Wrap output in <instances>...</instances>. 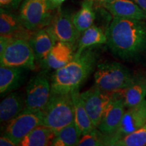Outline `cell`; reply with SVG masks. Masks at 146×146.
Returning <instances> with one entry per match:
<instances>
[{
    "instance_id": "d4e9b609",
    "label": "cell",
    "mask_w": 146,
    "mask_h": 146,
    "mask_svg": "<svg viewBox=\"0 0 146 146\" xmlns=\"http://www.w3.org/2000/svg\"><path fill=\"white\" fill-rule=\"evenodd\" d=\"M78 146L109 145V136L95 128L91 132L83 135L78 143Z\"/></svg>"
},
{
    "instance_id": "4dcf8cb0",
    "label": "cell",
    "mask_w": 146,
    "mask_h": 146,
    "mask_svg": "<svg viewBox=\"0 0 146 146\" xmlns=\"http://www.w3.org/2000/svg\"><path fill=\"white\" fill-rule=\"evenodd\" d=\"M146 13V0H132Z\"/></svg>"
},
{
    "instance_id": "3957f363",
    "label": "cell",
    "mask_w": 146,
    "mask_h": 146,
    "mask_svg": "<svg viewBox=\"0 0 146 146\" xmlns=\"http://www.w3.org/2000/svg\"><path fill=\"white\" fill-rule=\"evenodd\" d=\"M43 125L55 132L74 121V110L70 94H52L43 110Z\"/></svg>"
},
{
    "instance_id": "4316f807",
    "label": "cell",
    "mask_w": 146,
    "mask_h": 146,
    "mask_svg": "<svg viewBox=\"0 0 146 146\" xmlns=\"http://www.w3.org/2000/svg\"><path fill=\"white\" fill-rule=\"evenodd\" d=\"M24 0H0V6L1 8L9 10H14L21 6Z\"/></svg>"
},
{
    "instance_id": "83f0119b",
    "label": "cell",
    "mask_w": 146,
    "mask_h": 146,
    "mask_svg": "<svg viewBox=\"0 0 146 146\" xmlns=\"http://www.w3.org/2000/svg\"><path fill=\"white\" fill-rule=\"evenodd\" d=\"M14 38L8 36H0V54L3 52L7 45Z\"/></svg>"
},
{
    "instance_id": "d6a6232c",
    "label": "cell",
    "mask_w": 146,
    "mask_h": 146,
    "mask_svg": "<svg viewBox=\"0 0 146 146\" xmlns=\"http://www.w3.org/2000/svg\"></svg>"
},
{
    "instance_id": "277c9868",
    "label": "cell",
    "mask_w": 146,
    "mask_h": 146,
    "mask_svg": "<svg viewBox=\"0 0 146 146\" xmlns=\"http://www.w3.org/2000/svg\"><path fill=\"white\" fill-rule=\"evenodd\" d=\"M133 78L134 76L127 67L115 62L99 64L97 65L94 74L95 85L108 93L127 88Z\"/></svg>"
},
{
    "instance_id": "cb8c5ba5",
    "label": "cell",
    "mask_w": 146,
    "mask_h": 146,
    "mask_svg": "<svg viewBox=\"0 0 146 146\" xmlns=\"http://www.w3.org/2000/svg\"><path fill=\"white\" fill-rule=\"evenodd\" d=\"M82 133L76 126L75 122L66 126L56 132L53 139L52 146H74L78 145Z\"/></svg>"
},
{
    "instance_id": "ac0fdd59",
    "label": "cell",
    "mask_w": 146,
    "mask_h": 146,
    "mask_svg": "<svg viewBox=\"0 0 146 146\" xmlns=\"http://www.w3.org/2000/svg\"><path fill=\"white\" fill-rule=\"evenodd\" d=\"M121 95L127 108L141 103L146 96V78L134 76L130 85L121 90Z\"/></svg>"
},
{
    "instance_id": "4fadbf2b",
    "label": "cell",
    "mask_w": 146,
    "mask_h": 146,
    "mask_svg": "<svg viewBox=\"0 0 146 146\" xmlns=\"http://www.w3.org/2000/svg\"><path fill=\"white\" fill-rule=\"evenodd\" d=\"M33 32L24 26L18 15L12 13V10L0 9V35L29 41Z\"/></svg>"
},
{
    "instance_id": "30bf717a",
    "label": "cell",
    "mask_w": 146,
    "mask_h": 146,
    "mask_svg": "<svg viewBox=\"0 0 146 146\" xmlns=\"http://www.w3.org/2000/svg\"><path fill=\"white\" fill-rule=\"evenodd\" d=\"M51 96V83L43 75L38 74L31 78L26 88L24 110L43 111Z\"/></svg>"
},
{
    "instance_id": "d6986e66",
    "label": "cell",
    "mask_w": 146,
    "mask_h": 146,
    "mask_svg": "<svg viewBox=\"0 0 146 146\" xmlns=\"http://www.w3.org/2000/svg\"><path fill=\"white\" fill-rule=\"evenodd\" d=\"M25 107V100L18 93H11L2 100L0 104V120L7 123L23 112Z\"/></svg>"
},
{
    "instance_id": "1f68e13d",
    "label": "cell",
    "mask_w": 146,
    "mask_h": 146,
    "mask_svg": "<svg viewBox=\"0 0 146 146\" xmlns=\"http://www.w3.org/2000/svg\"><path fill=\"white\" fill-rule=\"evenodd\" d=\"M112 1H114V0H94V1H96L98 5H101V6H103V5L106 4V3H109Z\"/></svg>"
},
{
    "instance_id": "484cf974",
    "label": "cell",
    "mask_w": 146,
    "mask_h": 146,
    "mask_svg": "<svg viewBox=\"0 0 146 146\" xmlns=\"http://www.w3.org/2000/svg\"><path fill=\"white\" fill-rule=\"evenodd\" d=\"M146 145V124L143 127L127 135L114 144V146Z\"/></svg>"
},
{
    "instance_id": "9c48e42d",
    "label": "cell",
    "mask_w": 146,
    "mask_h": 146,
    "mask_svg": "<svg viewBox=\"0 0 146 146\" xmlns=\"http://www.w3.org/2000/svg\"><path fill=\"white\" fill-rule=\"evenodd\" d=\"M146 124V100L128 108L116 131L109 136V145L114 144L127 135L134 132Z\"/></svg>"
},
{
    "instance_id": "52a82bcc",
    "label": "cell",
    "mask_w": 146,
    "mask_h": 146,
    "mask_svg": "<svg viewBox=\"0 0 146 146\" xmlns=\"http://www.w3.org/2000/svg\"><path fill=\"white\" fill-rule=\"evenodd\" d=\"M43 111L24 110L21 114L7 124L4 135L19 145L22 140L35 128L43 125Z\"/></svg>"
},
{
    "instance_id": "44dd1931",
    "label": "cell",
    "mask_w": 146,
    "mask_h": 146,
    "mask_svg": "<svg viewBox=\"0 0 146 146\" xmlns=\"http://www.w3.org/2000/svg\"><path fill=\"white\" fill-rule=\"evenodd\" d=\"M71 95L74 105V122L83 135L91 132L96 127L93 125L92 121L85 109L79 89L71 92Z\"/></svg>"
},
{
    "instance_id": "6da1fadb",
    "label": "cell",
    "mask_w": 146,
    "mask_h": 146,
    "mask_svg": "<svg viewBox=\"0 0 146 146\" xmlns=\"http://www.w3.org/2000/svg\"><path fill=\"white\" fill-rule=\"evenodd\" d=\"M106 33L110 50L121 59L133 60L146 52L144 21L114 17Z\"/></svg>"
},
{
    "instance_id": "ffe728a7",
    "label": "cell",
    "mask_w": 146,
    "mask_h": 146,
    "mask_svg": "<svg viewBox=\"0 0 146 146\" xmlns=\"http://www.w3.org/2000/svg\"><path fill=\"white\" fill-rule=\"evenodd\" d=\"M105 43H107L106 33L100 27L93 25L81 33L74 56H79L89 47Z\"/></svg>"
},
{
    "instance_id": "7402d4cb",
    "label": "cell",
    "mask_w": 146,
    "mask_h": 146,
    "mask_svg": "<svg viewBox=\"0 0 146 146\" xmlns=\"http://www.w3.org/2000/svg\"><path fill=\"white\" fill-rule=\"evenodd\" d=\"M56 132L43 125H39L22 140L19 145L21 146H47L52 145Z\"/></svg>"
},
{
    "instance_id": "5bb4252c",
    "label": "cell",
    "mask_w": 146,
    "mask_h": 146,
    "mask_svg": "<svg viewBox=\"0 0 146 146\" xmlns=\"http://www.w3.org/2000/svg\"><path fill=\"white\" fill-rule=\"evenodd\" d=\"M56 41L47 27L33 32L29 42L34 52L36 62L42 64Z\"/></svg>"
},
{
    "instance_id": "9a60e30c",
    "label": "cell",
    "mask_w": 146,
    "mask_h": 146,
    "mask_svg": "<svg viewBox=\"0 0 146 146\" xmlns=\"http://www.w3.org/2000/svg\"><path fill=\"white\" fill-rule=\"evenodd\" d=\"M76 47L68 43L58 41L42 65L44 68L58 70L70 62L74 57Z\"/></svg>"
},
{
    "instance_id": "e0dca14e",
    "label": "cell",
    "mask_w": 146,
    "mask_h": 146,
    "mask_svg": "<svg viewBox=\"0 0 146 146\" xmlns=\"http://www.w3.org/2000/svg\"><path fill=\"white\" fill-rule=\"evenodd\" d=\"M25 69L19 67L1 66L0 93L1 96L20 87L25 78Z\"/></svg>"
},
{
    "instance_id": "8fae6325",
    "label": "cell",
    "mask_w": 146,
    "mask_h": 146,
    "mask_svg": "<svg viewBox=\"0 0 146 146\" xmlns=\"http://www.w3.org/2000/svg\"><path fill=\"white\" fill-rule=\"evenodd\" d=\"M113 93L106 92L95 85L81 94L85 109L94 126L98 127L106 109L112 98Z\"/></svg>"
},
{
    "instance_id": "ba28073f",
    "label": "cell",
    "mask_w": 146,
    "mask_h": 146,
    "mask_svg": "<svg viewBox=\"0 0 146 146\" xmlns=\"http://www.w3.org/2000/svg\"><path fill=\"white\" fill-rule=\"evenodd\" d=\"M47 27L56 41L70 43L75 47L81 35L73 22V14L61 8L56 10Z\"/></svg>"
},
{
    "instance_id": "f1b7e54d",
    "label": "cell",
    "mask_w": 146,
    "mask_h": 146,
    "mask_svg": "<svg viewBox=\"0 0 146 146\" xmlns=\"http://www.w3.org/2000/svg\"><path fill=\"white\" fill-rule=\"evenodd\" d=\"M0 145L1 146H14L16 145L14 142L8 136L3 135L0 137Z\"/></svg>"
},
{
    "instance_id": "f546056e",
    "label": "cell",
    "mask_w": 146,
    "mask_h": 146,
    "mask_svg": "<svg viewBox=\"0 0 146 146\" xmlns=\"http://www.w3.org/2000/svg\"><path fill=\"white\" fill-rule=\"evenodd\" d=\"M66 0H50V3H52V6L54 7L55 10L61 8V5Z\"/></svg>"
},
{
    "instance_id": "7a4b0ae2",
    "label": "cell",
    "mask_w": 146,
    "mask_h": 146,
    "mask_svg": "<svg viewBox=\"0 0 146 146\" xmlns=\"http://www.w3.org/2000/svg\"><path fill=\"white\" fill-rule=\"evenodd\" d=\"M98 58L96 51L89 47L64 66L56 70L51 78V93L70 94L79 89L94 70Z\"/></svg>"
},
{
    "instance_id": "2e32d148",
    "label": "cell",
    "mask_w": 146,
    "mask_h": 146,
    "mask_svg": "<svg viewBox=\"0 0 146 146\" xmlns=\"http://www.w3.org/2000/svg\"><path fill=\"white\" fill-rule=\"evenodd\" d=\"M102 7L106 9L114 17L146 20L145 12L132 0H114Z\"/></svg>"
},
{
    "instance_id": "603a6c76",
    "label": "cell",
    "mask_w": 146,
    "mask_h": 146,
    "mask_svg": "<svg viewBox=\"0 0 146 146\" xmlns=\"http://www.w3.org/2000/svg\"><path fill=\"white\" fill-rule=\"evenodd\" d=\"M94 0H84L81 8L73 14V22L81 33L92 26L96 19Z\"/></svg>"
},
{
    "instance_id": "7c38bea8",
    "label": "cell",
    "mask_w": 146,
    "mask_h": 146,
    "mask_svg": "<svg viewBox=\"0 0 146 146\" xmlns=\"http://www.w3.org/2000/svg\"><path fill=\"white\" fill-rule=\"evenodd\" d=\"M125 108L121 91L113 92L112 100L108 105L101 122L97 128L108 135L113 134L121 121Z\"/></svg>"
},
{
    "instance_id": "8992f818",
    "label": "cell",
    "mask_w": 146,
    "mask_h": 146,
    "mask_svg": "<svg viewBox=\"0 0 146 146\" xmlns=\"http://www.w3.org/2000/svg\"><path fill=\"white\" fill-rule=\"evenodd\" d=\"M36 60L28 40L13 39L0 54L1 66L19 67L35 70Z\"/></svg>"
},
{
    "instance_id": "5b68a950",
    "label": "cell",
    "mask_w": 146,
    "mask_h": 146,
    "mask_svg": "<svg viewBox=\"0 0 146 146\" xmlns=\"http://www.w3.org/2000/svg\"><path fill=\"white\" fill-rule=\"evenodd\" d=\"M54 10L50 0H24L18 16L27 29L36 31L50 25Z\"/></svg>"
}]
</instances>
